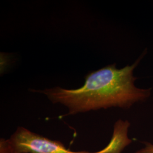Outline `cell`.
Wrapping results in <instances>:
<instances>
[{
  "label": "cell",
  "instance_id": "1",
  "mask_svg": "<svg viewBox=\"0 0 153 153\" xmlns=\"http://www.w3.org/2000/svg\"><path fill=\"white\" fill-rule=\"evenodd\" d=\"M142 57L121 69L114 64L90 71L85 76V83L78 88L56 86L29 91L44 94L53 104L63 105L68 109L66 116L112 107L128 109L150 95L151 89L140 88L134 85L136 78L133 71Z\"/></svg>",
  "mask_w": 153,
  "mask_h": 153
},
{
  "label": "cell",
  "instance_id": "2",
  "mask_svg": "<svg viewBox=\"0 0 153 153\" xmlns=\"http://www.w3.org/2000/svg\"><path fill=\"white\" fill-rule=\"evenodd\" d=\"M11 150L18 153H97L88 151H73L62 142L18 126L9 138Z\"/></svg>",
  "mask_w": 153,
  "mask_h": 153
},
{
  "label": "cell",
  "instance_id": "3",
  "mask_svg": "<svg viewBox=\"0 0 153 153\" xmlns=\"http://www.w3.org/2000/svg\"><path fill=\"white\" fill-rule=\"evenodd\" d=\"M131 126L128 120L120 119L115 122L114 131L108 144L97 153H121L132 140L128 136L129 128Z\"/></svg>",
  "mask_w": 153,
  "mask_h": 153
},
{
  "label": "cell",
  "instance_id": "4",
  "mask_svg": "<svg viewBox=\"0 0 153 153\" xmlns=\"http://www.w3.org/2000/svg\"><path fill=\"white\" fill-rule=\"evenodd\" d=\"M9 55V53H6L5 52H1L0 53V71L1 76L5 73L7 69L9 68V67L10 65L11 57Z\"/></svg>",
  "mask_w": 153,
  "mask_h": 153
},
{
  "label": "cell",
  "instance_id": "5",
  "mask_svg": "<svg viewBox=\"0 0 153 153\" xmlns=\"http://www.w3.org/2000/svg\"><path fill=\"white\" fill-rule=\"evenodd\" d=\"M0 153H18L11 150L7 141V139L1 138L0 139Z\"/></svg>",
  "mask_w": 153,
  "mask_h": 153
},
{
  "label": "cell",
  "instance_id": "6",
  "mask_svg": "<svg viewBox=\"0 0 153 153\" xmlns=\"http://www.w3.org/2000/svg\"><path fill=\"white\" fill-rule=\"evenodd\" d=\"M145 146L137 150L134 153H153V144L150 142H144Z\"/></svg>",
  "mask_w": 153,
  "mask_h": 153
}]
</instances>
